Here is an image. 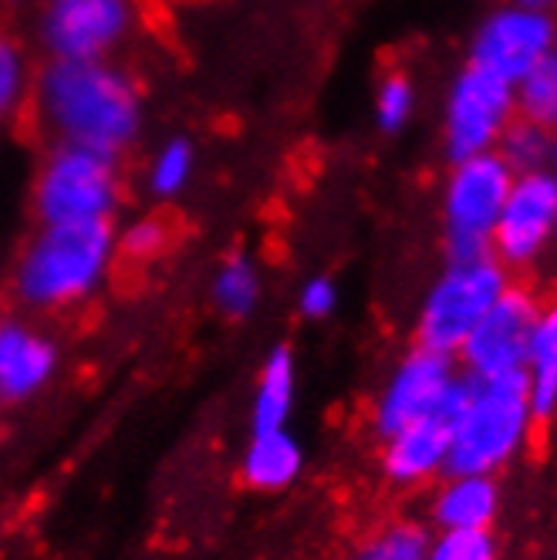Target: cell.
Listing matches in <instances>:
<instances>
[{"label":"cell","mask_w":557,"mask_h":560,"mask_svg":"<svg viewBox=\"0 0 557 560\" xmlns=\"http://www.w3.org/2000/svg\"><path fill=\"white\" fill-rule=\"evenodd\" d=\"M45 129L78 149L118 159L142 132V95L115 61H48L34 78Z\"/></svg>","instance_id":"1"},{"label":"cell","mask_w":557,"mask_h":560,"mask_svg":"<svg viewBox=\"0 0 557 560\" xmlns=\"http://www.w3.org/2000/svg\"><path fill=\"white\" fill-rule=\"evenodd\" d=\"M115 260L112 223L42 226L21 254L14 288L34 311H58L85 301Z\"/></svg>","instance_id":"2"},{"label":"cell","mask_w":557,"mask_h":560,"mask_svg":"<svg viewBox=\"0 0 557 560\" xmlns=\"http://www.w3.org/2000/svg\"><path fill=\"white\" fill-rule=\"evenodd\" d=\"M534 425L527 375L473 378L466 375V398L453 422L446 476H494L527 443Z\"/></svg>","instance_id":"3"},{"label":"cell","mask_w":557,"mask_h":560,"mask_svg":"<svg viewBox=\"0 0 557 560\" xmlns=\"http://www.w3.org/2000/svg\"><path fill=\"white\" fill-rule=\"evenodd\" d=\"M115 163L118 159L92 149L55 142L34 179V213L42 226L112 223L118 199H123V179Z\"/></svg>","instance_id":"4"},{"label":"cell","mask_w":557,"mask_h":560,"mask_svg":"<svg viewBox=\"0 0 557 560\" xmlns=\"http://www.w3.org/2000/svg\"><path fill=\"white\" fill-rule=\"evenodd\" d=\"M513 186V173L497 152H484L450 163L443 183V244L446 264H466L494 257V230L507 192Z\"/></svg>","instance_id":"5"},{"label":"cell","mask_w":557,"mask_h":560,"mask_svg":"<svg viewBox=\"0 0 557 560\" xmlns=\"http://www.w3.org/2000/svg\"><path fill=\"white\" fill-rule=\"evenodd\" d=\"M510 288V270L497 257H480L466 264H446L429 288L419 311V345L440 354H453L463 348L469 331L484 322V314L500 301Z\"/></svg>","instance_id":"6"},{"label":"cell","mask_w":557,"mask_h":560,"mask_svg":"<svg viewBox=\"0 0 557 560\" xmlns=\"http://www.w3.org/2000/svg\"><path fill=\"white\" fill-rule=\"evenodd\" d=\"M136 21V0H42L37 42L48 61H112Z\"/></svg>","instance_id":"7"},{"label":"cell","mask_w":557,"mask_h":560,"mask_svg":"<svg viewBox=\"0 0 557 560\" xmlns=\"http://www.w3.org/2000/svg\"><path fill=\"white\" fill-rule=\"evenodd\" d=\"M557 48V14L534 11L521 4H500L476 24L466 65L480 68L507 85H517L524 74L550 58Z\"/></svg>","instance_id":"8"},{"label":"cell","mask_w":557,"mask_h":560,"mask_svg":"<svg viewBox=\"0 0 557 560\" xmlns=\"http://www.w3.org/2000/svg\"><path fill=\"white\" fill-rule=\"evenodd\" d=\"M513 118V85L473 65H463L443 98L446 163H463V159L494 152Z\"/></svg>","instance_id":"9"},{"label":"cell","mask_w":557,"mask_h":560,"mask_svg":"<svg viewBox=\"0 0 557 560\" xmlns=\"http://www.w3.org/2000/svg\"><path fill=\"white\" fill-rule=\"evenodd\" d=\"M537 314H541V301L527 288L510 284L456 351L463 375L500 378V375L524 372Z\"/></svg>","instance_id":"10"},{"label":"cell","mask_w":557,"mask_h":560,"mask_svg":"<svg viewBox=\"0 0 557 560\" xmlns=\"http://www.w3.org/2000/svg\"><path fill=\"white\" fill-rule=\"evenodd\" d=\"M557 236V176L550 170L513 176L507 203L494 230V257L507 270H524Z\"/></svg>","instance_id":"11"},{"label":"cell","mask_w":557,"mask_h":560,"mask_svg":"<svg viewBox=\"0 0 557 560\" xmlns=\"http://www.w3.org/2000/svg\"><path fill=\"white\" fill-rule=\"evenodd\" d=\"M456 378H460V372H456L453 354L429 351L422 345L413 348L399 362V369L392 372L385 392L379 395V406H375L379 435L388 439L403 425L440 412V406L446 402V395L456 385Z\"/></svg>","instance_id":"12"},{"label":"cell","mask_w":557,"mask_h":560,"mask_svg":"<svg viewBox=\"0 0 557 560\" xmlns=\"http://www.w3.org/2000/svg\"><path fill=\"white\" fill-rule=\"evenodd\" d=\"M463 398H466V375L456 378L440 412L416 419L385 439L382 466H385L388 479H395V483H422L429 476L446 472L453 422L463 409Z\"/></svg>","instance_id":"13"},{"label":"cell","mask_w":557,"mask_h":560,"mask_svg":"<svg viewBox=\"0 0 557 560\" xmlns=\"http://www.w3.org/2000/svg\"><path fill=\"white\" fill-rule=\"evenodd\" d=\"M58 369V348L48 335L18 317L0 322V398L21 402L42 392Z\"/></svg>","instance_id":"14"},{"label":"cell","mask_w":557,"mask_h":560,"mask_svg":"<svg viewBox=\"0 0 557 560\" xmlns=\"http://www.w3.org/2000/svg\"><path fill=\"white\" fill-rule=\"evenodd\" d=\"M497 483L494 476H450L432 503V520L440 530H487L497 516Z\"/></svg>","instance_id":"15"},{"label":"cell","mask_w":557,"mask_h":560,"mask_svg":"<svg viewBox=\"0 0 557 560\" xmlns=\"http://www.w3.org/2000/svg\"><path fill=\"white\" fill-rule=\"evenodd\" d=\"M524 375L534 419H550L557 412V301L541 304Z\"/></svg>","instance_id":"16"},{"label":"cell","mask_w":557,"mask_h":560,"mask_svg":"<svg viewBox=\"0 0 557 560\" xmlns=\"http://www.w3.org/2000/svg\"><path fill=\"white\" fill-rule=\"evenodd\" d=\"M301 463L304 453L298 446V439L288 435L285 429H274V432H254L241 469L254 490H285L298 479Z\"/></svg>","instance_id":"17"},{"label":"cell","mask_w":557,"mask_h":560,"mask_svg":"<svg viewBox=\"0 0 557 560\" xmlns=\"http://www.w3.org/2000/svg\"><path fill=\"white\" fill-rule=\"evenodd\" d=\"M294 406V354L288 345H277L260 372L254 395V432L285 429Z\"/></svg>","instance_id":"18"},{"label":"cell","mask_w":557,"mask_h":560,"mask_svg":"<svg viewBox=\"0 0 557 560\" xmlns=\"http://www.w3.org/2000/svg\"><path fill=\"white\" fill-rule=\"evenodd\" d=\"M213 304L227 317H247L260 301V273L247 254H233L213 277Z\"/></svg>","instance_id":"19"},{"label":"cell","mask_w":557,"mask_h":560,"mask_svg":"<svg viewBox=\"0 0 557 560\" xmlns=\"http://www.w3.org/2000/svg\"><path fill=\"white\" fill-rule=\"evenodd\" d=\"M494 152L510 166L513 176L550 170V132L527 122V118H513Z\"/></svg>","instance_id":"20"},{"label":"cell","mask_w":557,"mask_h":560,"mask_svg":"<svg viewBox=\"0 0 557 560\" xmlns=\"http://www.w3.org/2000/svg\"><path fill=\"white\" fill-rule=\"evenodd\" d=\"M513 112L547 132L557 129V71L550 58L513 85Z\"/></svg>","instance_id":"21"},{"label":"cell","mask_w":557,"mask_h":560,"mask_svg":"<svg viewBox=\"0 0 557 560\" xmlns=\"http://www.w3.org/2000/svg\"><path fill=\"white\" fill-rule=\"evenodd\" d=\"M193 170H196V149H193V142L183 139V136L166 139L163 145L155 149L152 163H149V192L159 196V199L179 196L189 186Z\"/></svg>","instance_id":"22"},{"label":"cell","mask_w":557,"mask_h":560,"mask_svg":"<svg viewBox=\"0 0 557 560\" xmlns=\"http://www.w3.org/2000/svg\"><path fill=\"white\" fill-rule=\"evenodd\" d=\"M372 115H375L379 132L399 136L413 122V115H416V85H413V78L403 74V71L385 74L382 82H379V89H375Z\"/></svg>","instance_id":"23"},{"label":"cell","mask_w":557,"mask_h":560,"mask_svg":"<svg viewBox=\"0 0 557 560\" xmlns=\"http://www.w3.org/2000/svg\"><path fill=\"white\" fill-rule=\"evenodd\" d=\"M34 92V71L18 37L0 31V118H11Z\"/></svg>","instance_id":"24"},{"label":"cell","mask_w":557,"mask_h":560,"mask_svg":"<svg viewBox=\"0 0 557 560\" xmlns=\"http://www.w3.org/2000/svg\"><path fill=\"white\" fill-rule=\"evenodd\" d=\"M429 544L432 537L419 524H395L362 550V560H426Z\"/></svg>","instance_id":"25"},{"label":"cell","mask_w":557,"mask_h":560,"mask_svg":"<svg viewBox=\"0 0 557 560\" xmlns=\"http://www.w3.org/2000/svg\"><path fill=\"white\" fill-rule=\"evenodd\" d=\"M426 560H497V544L487 530H443Z\"/></svg>","instance_id":"26"},{"label":"cell","mask_w":557,"mask_h":560,"mask_svg":"<svg viewBox=\"0 0 557 560\" xmlns=\"http://www.w3.org/2000/svg\"><path fill=\"white\" fill-rule=\"evenodd\" d=\"M166 240H170V230L163 220L142 217V220H132L123 233H115V254L132 257V260H149L166 247Z\"/></svg>","instance_id":"27"},{"label":"cell","mask_w":557,"mask_h":560,"mask_svg":"<svg viewBox=\"0 0 557 560\" xmlns=\"http://www.w3.org/2000/svg\"><path fill=\"white\" fill-rule=\"evenodd\" d=\"M298 307L304 317H311V322H322V317H328L335 307H338V288L332 277H311L304 280V288L298 294Z\"/></svg>","instance_id":"28"},{"label":"cell","mask_w":557,"mask_h":560,"mask_svg":"<svg viewBox=\"0 0 557 560\" xmlns=\"http://www.w3.org/2000/svg\"><path fill=\"white\" fill-rule=\"evenodd\" d=\"M510 4H521V8H534V11H550V14H557V0H510Z\"/></svg>","instance_id":"29"},{"label":"cell","mask_w":557,"mask_h":560,"mask_svg":"<svg viewBox=\"0 0 557 560\" xmlns=\"http://www.w3.org/2000/svg\"><path fill=\"white\" fill-rule=\"evenodd\" d=\"M550 173L557 176V129L550 132Z\"/></svg>","instance_id":"30"},{"label":"cell","mask_w":557,"mask_h":560,"mask_svg":"<svg viewBox=\"0 0 557 560\" xmlns=\"http://www.w3.org/2000/svg\"><path fill=\"white\" fill-rule=\"evenodd\" d=\"M550 65H554V71H557V48L550 51Z\"/></svg>","instance_id":"31"},{"label":"cell","mask_w":557,"mask_h":560,"mask_svg":"<svg viewBox=\"0 0 557 560\" xmlns=\"http://www.w3.org/2000/svg\"><path fill=\"white\" fill-rule=\"evenodd\" d=\"M0 409H4V398H0Z\"/></svg>","instance_id":"32"}]
</instances>
